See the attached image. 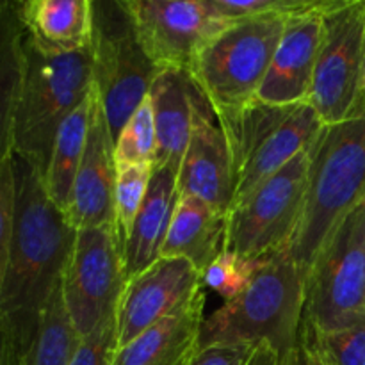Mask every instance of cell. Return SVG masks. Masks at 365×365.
I'll return each instance as SVG.
<instances>
[{
    "label": "cell",
    "mask_w": 365,
    "mask_h": 365,
    "mask_svg": "<svg viewBox=\"0 0 365 365\" xmlns=\"http://www.w3.org/2000/svg\"><path fill=\"white\" fill-rule=\"evenodd\" d=\"M25 68L20 2L0 0V168L13 159L14 121Z\"/></svg>",
    "instance_id": "obj_22"
},
{
    "label": "cell",
    "mask_w": 365,
    "mask_h": 365,
    "mask_svg": "<svg viewBox=\"0 0 365 365\" xmlns=\"http://www.w3.org/2000/svg\"><path fill=\"white\" fill-rule=\"evenodd\" d=\"M227 214L192 196H178L163 257L184 259L202 273L225 252Z\"/></svg>",
    "instance_id": "obj_21"
},
{
    "label": "cell",
    "mask_w": 365,
    "mask_h": 365,
    "mask_svg": "<svg viewBox=\"0 0 365 365\" xmlns=\"http://www.w3.org/2000/svg\"><path fill=\"white\" fill-rule=\"evenodd\" d=\"M14 209H16V178L13 159L0 168V287L6 274L14 232Z\"/></svg>",
    "instance_id": "obj_29"
},
{
    "label": "cell",
    "mask_w": 365,
    "mask_h": 365,
    "mask_svg": "<svg viewBox=\"0 0 365 365\" xmlns=\"http://www.w3.org/2000/svg\"><path fill=\"white\" fill-rule=\"evenodd\" d=\"M302 342L321 365H365V321L344 330L302 334Z\"/></svg>",
    "instance_id": "obj_27"
},
{
    "label": "cell",
    "mask_w": 365,
    "mask_h": 365,
    "mask_svg": "<svg viewBox=\"0 0 365 365\" xmlns=\"http://www.w3.org/2000/svg\"><path fill=\"white\" fill-rule=\"evenodd\" d=\"M285 24L277 14L232 21L196 53L187 71L217 114L257 100Z\"/></svg>",
    "instance_id": "obj_6"
},
{
    "label": "cell",
    "mask_w": 365,
    "mask_h": 365,
    "mask_svg": "<svg viewBox=\"0 0 365 365\" xmlns=\"http://www.w3.org/2000/svg\"><path fill=\"white\" fill-rule=\"evenodd\" d=\"M310 355H312V353H310ZM314 360H316V359H314ZM316 364H317V365H321L319 362H317V360H316Z\"/></svg>",
    "instance_id": "obj_36"
},
{
    "label": "cell",
    "mask_w": 365,
    "mask_h": 365,
    "mask_svg": "<svg viewBox=\"0 0 365 365\" xmlns=\"http://www.w3.org/2000/svg\"><path fill=\"white\" fill-rule=\"evenodd\" d=\"M27 38L53 53L78 52L91 46V0H27L20 2Z\"/></svg>",
    "instance_id": "obj_20"
},
{
    "label": "cell",
    "mask_w": 365,
    "mask_h": 365,
    "mask_svg": "<svg viewBox=\"0 0 365 365\" xmlns=\"http://www.w3.org/2000/svg\"><path fill=\"white\" fill-rule=\"evenodd\" d=\"M282 365H317L316 360H314V356L310 355L309 349L305 348V344H299L296 346L294 349H291V351L285 353L284 356H282Z\"/></svg>",
    "instance_id": "obj_33"
},
{
    "label": "cell",
    "mask_w": 365,
    "mask_h": 365,
    "mask_svg": "<svg viewBox=\"0 0 365 365\" xmlns=\"http://www.w3.org/2000/svg\"><path fill=\"white\" fill-rule=\"evenodd\" d=\"M205 292L114 351L110 365H191L200 351Z\"/></svg>",
    "instance_id": "obj_17"
},
{
    "label": "cell",
    "mask_w": 365,
    "mask_h": 365,
    "mask_svg": "<svg viewBox=\"0 0 365 365\" xmlns=\"http://www.w3.org/2000/svg\"><path fill=\"white\" fill-rule=\"evenodd\" d=\"M327 13V11H324ZM289 18L257 100L269 106L309 103L323 36V14Z\"/></svg>",
    "instance_id": "obj_16"
},
{
    "label": "cell",
    "mask_w": 365,
    "mask_h": 365,
    "mask_svg": "<svg viewBox=\"0 0 365 365\" xmlns=\"http://www.w3.org/2000/svg\"><path fill=\"white\" fill-rule=\"evenodd\" d=\"M217 116L234 163L235 192L232 207L252 195L299 153L312 148L324 127L310 103L269 106L253 100L241 109Z\"/></svg>",
    "instance_id": "obj_5"
},
{
    "label": "cell",
    "mask_w": 365,
    "mask_h": 365,
    "mask_svg": "<svg viewBox=\"0 0 365 365\" xmlns=\"http://www.w3.org/2000/svg\"><path fill=\"white\" fill-rule=\"evenodd\" d=\"M139 41L157 68L187 71L196 53L228 24L209 0H123Z\"/></svg>",
    "instance_id": "obj_12"
},
{
    "label": "cell",
    "mask_w": 365,
    "mask_h": 365,
    "mask_svg": "<svg viewBox=\"0 0 365 365\" xmlns=\"http://www.w3.org/2000/svg\"><path fill=\"white\" fill-rule=\"evenodd\" d=\"M78 344L81 337L68 317L59 287L43 316L38 335L18 356L16 365H70Z\"/></svg>",
    "instance_id": "obj_24"
},
{
    "label": "cell",
    "mask_w": 365,
    "mask_h": 365,
    "mask_svg": "<svg viewBox=\"0 0 365 365\" xmlns=\"http://www.w3.org/2000/svg\"><path fill=\"white\" fill-rule=\"evenodd\" d=\"M365 198V113L323 127L310 148L305 209L287 252L303 274L335 228Z\"/></svg>",
    "instance_id": "obj_2"
},
{
    "label": "cell",
    "mask_w": 365,
    "mask_h": 365,
    "mask_svg": "<svg viewBox=\"0 0 365 365\" xmlns=\"http://www.w3.org/2000/svg\"><path fill=\"white\" fill-rule=\"evenodd\" d=\"M153 166L146 164H121L116 166L114 184V228L121 245L130 234L134 221L148 195Z\"/></svg>",
    "instance_id": "obj_26"
},
{
    "label": "cell",
    "mask_w": 365,
    "mask_h": 365,
    "mask_svg": "<svg viewBox=\"0 0 365 365\" xmlns=\"http://www.w3.org/2000/svg\"><path fill=\"white\" fill-rule=\"evenodd\" d=\"M202 291L200 273L184 259L160 257L128 278L116 310V349L180 312Z\"/></svg>",
    "instance_id": "obj_13"
},
{
    "label": "cell",
    "mask_w": 365,
    "mask_h": 365,
    "mask_svg": "<svg viewBox=\"0 0 365 365\" xmlns=\"http://www.w3.org/2000/svg\"><path fill=\"white\" fill-rule=\"evenodd\" d=\"M309 164L307 150L228 210L227 252L262 260L289 250L305 209Z\"/></svg>",
    "instance_id": "obj_9"
},
{
    "label": "cell",
    "mask_w": 365,
    "mask_h": 365,
    "mask_svg": "<svg viewBox=\"0 0 365 365\" xmlns=\"http://www.w3.org/2000/svg\"><path fill=\"white\" fill-rule=\"evenodd\" d=\"M365 321V207L353 210L317 253L305 280L302 334Z\"/></svg>",
    "instance_id": "obj_8"
},
{
    "label": "cell",
    "mask_w": 365,
    "mask_h": 365,
    "mask_svg": "<svg viewBox=\"0 0 365 365\" xmlns=\"http://www.w3.org/2000/svg\"><path fill=\"white\" fill-rule=\"evenodd\" d=\"M93 84L113 139L148 96L159 68L139 41L123 0L93 2Z\"/></svg>",
    "instance_id": "obj_7"
},
{
    "label": "cell",
    "mask_w": 365,
    "mask_h": 365,
    "mask_svg": "<svg viewBox=\"0 0 365 365\" xmlns=\"http://www.w3.org/2000/svg\"><path fill=\"white\" fill-rule=\"evenodd\" d=\"M125 284L123 245L114 225L77 230L61 292L78 337H89L116 321Z\"/></svg>",
    "instance_id": "obj_10"
},
{
    "label": "cell",
    "mask_w": 365,
    "mask_h": 365,
    "mask_svg": "<svg viewBox=\"0 0 365 365\" xmlns=\"http://www.w3.org/2000/svg\"><path fill=\"white\" fill-rule=\"evenodd\" d=\"M16 209L9 260L0 287V328L14 359L31 346L50 302L59 291L75 230L46 195L43 177L13 155Z\"/></svg>",
    "instance_id": "obj_1"
},
{
    "label": "cell",
    "mask_w": 365,
    "mask_h": 365,
    "mask_svg": "<svg viewBox=\"0 0 365 365\" xmlns=\"http://www.w3.org/2000/svg\"><path fill=\"white\" fill-rule=\"evenodd\" d=\"M0 365H16L14 353L7 342L6 335H4L2 328H0Z\"/></svg>",
    "instance_id": "obj_34"
},
{
    "label": "cell",
    "mask_w": 365,
    "mask_h": 365,
    "mask_svg": "<svg viewBox=\"0 0 365 365\" xmlns=\"http://www.w3.org/2000/svg\"><path fill=\"white\" fill-rule=\"evenodd\" d=\"M177 175L170 168H153L148 195L123 242L125 277L132 278L163 257L164 242L170 232L178 202Z\"/></svg>",
    "instance_id": "obj_19"
},
{
    "label": "cell",
    "mask_w": 365,
    "mask_h": 365,
    "mask_svg": "<svg viewBox=\"0 0 365 365\" xmlns=\"http://www.w3.org/2000/svg\"><path fill=\"white\" fill-rule=\"evenodd\" d=\"M305 280L287 250L262 259L246 291L203 319L200 349L266 344L284 356L302 344Z\"/></svg>",
    "instance_id": "obj_3"
},
{
    "label": "cell",
    "mask_w": 365,
    "mask_h": 365,
    "mask_svg": "<svg viewBox=\"0 0 365 365\" xmlns=\"http://www.w3.org/2000/svg\"><path fill=\"white\" fill-rule=\"evenodd\" d=\"M191 89L189 71L178 68H159L150 88L157 132V159L153 168L180 170L191 135Z\"/></svg>",
    "instance_id": "obj_18"
},
{
    "label": "cell",
    "mask_w": 365,
    "mask_h": 365,
    "mask_svg": "<svg viewBox=\"0 0 365 365\" xmlns=\"http://www.w3.org/2000/svg\"><path fill=\"white\" fill-rule=\"evenodd\" d=\"M91 46L53 53L25 32V68L14 121V157L45 175L61 125L93 91Z\"/></svg>",
    "instance_id": "obj_4"
},
{
    "label": "cell",
    "mask_w": 365,
    "mask_h": 365,
    "mask_svg": "<svg viewBox=\"0 0 365 365\" xmlns=\"http://www.w3.org/2000/svg\"><path fill=\"white\" fill-rule=\"evenodd\" d=\"M116 351V321L81 339L70 365H110Z\"/></svg>",
    "instance_id": "obj_30"
},
{
    "label": "cell",
    "mask_w": 365,
    "mask_h": 365,
    "mask_svg": "<svg viewBox=\"0 0 365 365\" xmlns=\"http://www.w3.org/2000/svg\"><path fill=\"white\" fill-rule=\"evenodd\" d=\"M362 207H365V198H364V202H362Z\"/></svg>",
    "instance_id": "obj_37"
},
{
    "label": "cell",
    "mask_w": 365,
    "mask_h": 365,
    "mask_svg": "<svg viewBox=\"0 0 365 365\" xmlns=\"http://www.w3.org/2000/svg\"><path fill=\"white\" fill-rule=\"evenodd\" d=\"M89 114H91V95L61 125L53 141L48 166L43 175L46 195L63 212H66L70 205L75 177L88 145Z\"/></svg>",
    "instance_id": "obj_23"
},
{
    "label": "cell",
    "mask_w": 365,
    "mask_h": 365,
    "mask_svg": "<svg viewBox=\"0 0 365 365\" xmlns=\"http://www.w3.org/2000/svg\"><path fill=\"white\" fill-rule=\"evenodd\" d=\"M191 135L177 175L180 196H192L228 214L234 203L235 173L220 116L192 82Z\"/></svg>",
    "instance_id": "obj_14"
},
{
    "label": "cell",
    "mask_w": 365,
    "mask_h": 365,
    "mask_svg": "<svg viewBox=\"0 0 365 365\" xmlns=\"http://www.w3.org/2000/svg\"><path fill=\"white\" fill-rule=\"evenodd\" d=\"M262 260L248 259L225 250L200 273L203 287L212 289L225 303L241 296L255 277Z\"/></svg>",
    "instance_id": "obj_28"
},
{
    "label": "cell",
    "mask_w": 365,
    "mask_h": 365,
    "mask_svg": "<svg viewBox=\"0 0 365 365\" xmlns=\"http://www.w3.org/2000/svg\"><path fill=\"white\" fill-rule=\"evenodd\" d=\"M114 139L93 86L88 145L75 177L70 205L64 212L75 230L114 225Z\"/></svg>",
    "instance_id": "obj_15"
},
{
    "label": "cell",
    "mask_w": 365,
    "mask_h": 365,
    "mask_svg": "<svg viewBox=\"0 0 365 365\" xmlns=\"http://www.w3.org/2000/svg\"><path fill=\"white\" fill-rule=\"evenodd\" d=\"M253 349L250 346H209L200 349L191 365H246Z\"/></svg>",
    "instance_id": "obj_31"
},
{
    "label": "cell",
    "mask_w": 365,
    "mask_h": 365,
    "mask_svg": "<svg viewBox=\"0 0 365 365\" xmlns=\"http://www.w3.org/2000/svg\"><path fill=\"white\" fill-rule=\"evenodd\" d=\"M365 48V0H335L323 36L309 103L324 127L359 116Z\"/></svg>",
    "instance_id": "obj_11"
},
{
    "label": "cell",
    "mask_w": 365,
    "mask_h": 365,
    "mask_svg": "<svg viewBox=\"0 0 365 365\" xmlns=\"http://www.w3.org/2000/svg\"><path fill=\"white\" fill-rule=\"evenodd\" d=\"M365 113V48H364V70H362V82H360V100H359V116Z\"/></svg>",
    "instance_id": "obj_35"
},
{
    "label": "cell",
    "mask_w": 365,
    "mask_h": 365,
    "mask_svg": "<svg viewBox=\"0 0 365 365\" xmlns=\"http://www.w3.org/2000/svg\"><path fill=\"white\" fill-rule=\"evenodd\" d=\"M155 120H153L150 96H146L114 139V163H116V166H121V164L155 166Z\"/></svg>",
    "instance_id": "obj_25"
},
{
    "label": "cell",
    "mask_w": 365,
    "mask_h": 365,
    "mask_svg": "<svg viewBox=\"0 0 365 365\" xmlns=\"http://www.w3.org/2000/svg\"><path fill=\"white\" fill-rule=\"evenodd\" d=\"M246 365H282V355L269 346L260 344L253 349Z\"/></svg>",
    "instance_id": "obj_32"
}]
</instances>
